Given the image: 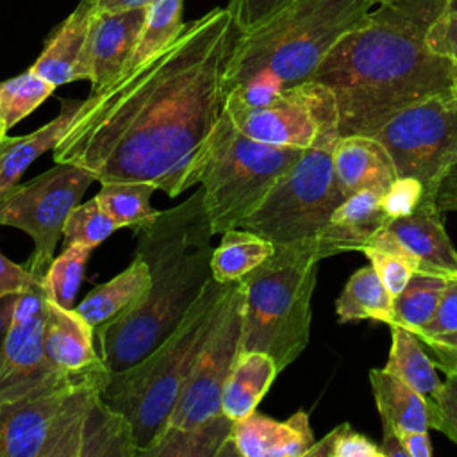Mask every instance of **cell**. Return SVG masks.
Instances as JSON below:
<instances>
[{"label": "cell", "instance_id": "44", "mask_svg": "<svg viewBox=\"0 0 457 457\" xmlns=\"http://www.w3.org/2000/svg\"><path fill=\"white\" fill-rule=\"evenodd\" d=\"M403 448L407 450L409 457H430L432 455V443L428 432L409 430V432H396Z\"/></svg>", "mask_w": 457, "mask_h": 457}, {"label": "cell", "instance_id": "4", "mask_svg": "<svg viewBox=\"0 0 457 457\" xmlns=\"http://www.w3.org/2000/svg\"><path fill=\"white\" fill-rule=\"evenodd\" d=\"M105 364L57 371L0 398V457H136L130 423L104 400Z\"/></svg>", "mask_w": 457, "mask_h": 457}, {"label": "cell", "instance_id": "31", "mask_svg": "<svg viewBox=\"0 0 457 457\" xmlns=\"http://www.w3.org/2000/svg\"><path fill=\"white\" fill-rule=\"evenodd\" d=\"M182 9L184 0H154L146 5L141 34L123 71L152 57L180 34L186 27L182 21Z\"/></svg>", "mask_w": 457, "mask_h": 457}, {"label": "cell", "instance_id": "24", "mask_svg": "<svg viewBox=\"0 0 457 457\" xmlns=\"http://www.w3.org/2000/svg\"><path fill=\"white\" fill-rule=\"evenodd\" d=\"M370 384L382 427H389L395 432H428L430 402L421 393L386 368L371 370Z\"/></svg>", "mask_w": 457, "mask_h": 457}, {"label": "cell", "instance_id": "49", "mask_svg": "<svg viewBox=\"0 0 457 457\" xmlns=\"http://www.w3.org/2000/svg\"><path fill=\"white\" fill-rule=\"evenodd\" d=\"M448 9H457V0H448Z\"/></svg>", "mask_w": 457, "mask_h": 457}, {"label": "cell", "instance_id": "33", "mask_svg": "<svg viewBox=\"0 0 457 457\" xmlns=\"http://www.w3.org/2000/svg\"><path fill=\"white\" fill-rule=\"evenodd\" d=\"M54 84L30 68L18 77L0 82V114L5 130L27 118L54 93Z\"/></svg>", "mask_w": 457, "mask_h": 457}, {"label": "cell", "instance_id": "27", "mask_svg": "<svg viewBox=\"0 0 457 457\" xmlns=\"http://www.w3.org/2000/svg\"><path fill=\"white\" fill-rule=\"evenodd\" d=\"M389 328L391 350L384 368L430 400L441 386L434 361L411 328L396 323L389 325Z\"/></svg>", "mask_w": 457, "mask_h": 457}, {"label": "cell", "instance_id": "14", "mask_svg": "<svg viewBox=\"0 0 457 457\" xmlns=\"http://www.w3.org/2000/svg\"><path fill=\"white\" fill-rule=\"evenodd\" d=\"M57 371L64 370L55 368L45 350V291L39 280L16 295L0 348V398L16 396Z\"/></svg>", "mask_w": 457, "mask_h": 457}, {"label": "cell", "instance_id": "6", "mask_svg": "<svg viewBox=\"0 0 457 457\" xmlns=\"http://www.w3.org/2000/svg\"><path fill=\"white\" fill-rule=\"evenodd\" d=\"M232 286L234 282L223 284L211 277L182 321L155 348L132 366L107 375L104 400L130 423L139 455L168 421Z\"/></svg>", "mask_w": 457, "mask_h": 457}, {"label": "cell", "instance_id": "38", "mask_svg": "<svg viewBox=\"0 0 457 457\" xmlns=\"http://www.w3.org/2000/svg\"><path fill=\"white\" fill-rule=\"evenodd\" d=\"M457 330V277H450L441 293L437 309L427 325L414 330L420 339L436 337Z\"/></svg>", "mask_w": 457, "mask_h": 457}, {"label": "cell", "instance_id": "42", "mask_svg": "<svg viewBox=\"0 0 457 457\" xmlns=\"http://www.w3.org/2000/svg\"><path fill=\"white\" fill-rule=\"evenodd\" d=\"M41 278L30 273L27 266L16 264L0 252V300L16 296L32 289Z\"/></svg>", "mask_w": 457, "mask_h": 457}, {"label": "cell", "instance_id": "11", "mask_svg": "<svg viewBox=\"0 0 457 457\" xmlns=\"http://www.w3.org/2000/svg\"><path fill=\"white\" fill-rule=\"evenodd\" d=\"M389 152L398 177H414L423 195L457 164V91L436 95L395 114L373 134Z\"/></svg>", "mask_w": 457, "mask_h": 457}, {"label": "cell", "instance_id": "46", "mask_svg": "<svg viewBox=\"0 0 457 457\" xmlns=\"http://www.w3.org/2000/svg\"><path fill=\"white\" fill-rule=\"evenodd\" d=\"M91 2L95 5V11L98 12H114V11L146 7L154 0H91Z\"/></svg>", "mask_w": 457, "mask_h": 457}, {"label": "cell", "instance_id": "43", "mask_svg": "<svg viewBox=\"0 0 457 457\" xmlns=\"http://www.w3.org/2000/svg\"><path fill=\"white\" fill-rule=\"evenodd\" d=\"M420 341L437 370L445 371V375L457 371V330Z\"/></svg>", "mask_w": 457, "mask_h": 457}, {"label": "cell", "instance_id": "47", "mask_svg": "<svg viewBox=\"0 0 457 457\" xmlns=\"http://www.w3.org/2000/svg\"><path fill=\"white\" fill-rule=\"evenodd\" d=\"M14 300L16 296H7L0 300V348L4 343V337L7 334V328L11 325V318H12V309H14Z\"/></svg>", "mask_w": 457, "mask_h": 457}, {"label": "cell", "instance_id": "21", "mask_svg": "<svg viewBox=\"0 0 457 457\" xmlns=\"http://www.w3.org/2000/svg\"><path fill=\"white\" fill-rule=\"evenodd\" d=\"M93 337L95 328L75 307H61L45 295V350L55 368L84 371L102 364Z\"/></svg>", "mask_w": 457, "mask_h": 457}, {"label": "cell", "instance_id": "34", "mask_svg": "<svg viewBox=\"0 0 457 457\" xmlns=\"http://www.w3.org/2000/svg\"><path fill=\"white\" fill-rule=\"evenodd\" d=\"M378 278L382 280L387 293L395 298L409 282V278L418 271L416 261L396 245L384 230L375 234V237L361 250Z\"/></svg>", "mask_w": 457, "mask_h": 457}, {"label": "cell", "instance_id": "10", "mask_svg": "<svg viewBox=\"0 0 457 457\" xmlns=\"http://www.w3.org/2000/svg\"><path fill=\"white\" fill-rule=\"evenodd\" d=\"M336 182L332 146H311L275 182L259 207L237 228L273 245H312L345 200Z\"/></svg>", "mask_w": 457, "mask_h": 457}, {"label": "cell", "instance_id": "32", "mask_svg": "<svg viewBox=\"0 0 457 457\" xmlns=\"http://www.w3.org/2000/svg\"><path fill=\"white\" fill-rule=\"evenodd\" d=\"M93 246L68 245L54 257L46 273L41 278L45 295L61 307L73 309L79 287L84 280V271Z\"/></svg>", "mask_w": 457, "mask_h": 457}, {"label": "cell", "instance_id": "28", "mask_svg": "<svg viewBox=\"0 0 457 457\" xmlns=\"http://www.w3.org/2000/svg\"><path fill=\"white\" fill-rule=\"evenodd\" d=\"M275 252V245L245 228L221 234V243L212 250L211 273L218 282L241 280Z\"/></svg>", "mask_w": 457, "mask_h": 457}, {"label": "cell", "instance_id": "23", "mask_svg": "<svg viewBox=\"0 0 457 457\" xmlns=\"http://www.w3.org/2000/svg\"><path fill=\"white\" fill-rule=\"evenodd\" d=\"M278 373L268 353L239 350L223 386L221 412L234 423L255 412Z\"/></svg>", "mask_w": 457, "mask_h": 457}, {"label": "cell", "instance_id": "19", "mask_svg": "<svg viewBox=\"0 0 457 457\" xmlns=\"http://www.w3.org/2000/svg\"><path fill=\"white\" fill-rule=\"evenodd\" d=\"M95 16L91 0H80L73 12L48 37L30 70L55 87L87 80V37Z\"/></svg>", "mask_w": 457, "mask_h": 457}, {"label": "cell", "instance_id": "2", "mask_svg": "<svg viewBox=\"0 0 457 457\" xmlns=\"http://www.w3.org/2000/svg\"><path fill=\"white\" fill-rule=\"evenodd\" d=\"M448 0H384L327 54L311 80L336 98L339 137L373 136L405 107L457 91V64L427 45Z\"/></svg>", "mask_w": 457, "mask_h": 457}, {"label": "cell", "instance_id": "15", "mask_svg": "<svg viewBox=\"0 0 457 457\" xmlns=\"http://www.w3.org/2000/svg\"><path fill=\"white\" fill-rule=\"evenodd\" d=\"M436 196L423 195L420 204L403 216L389 220L382 228L418 264V271L457 277V250L441 218Z\"/></svg>", "mask_w": 457, "mask_h": 457}, {"label": "cell", "instance_id": "39", "mask_svg": "<svg viewBox=\"0 0 457 457\" xmlns=\"http://www.w3.org/2000/svg\"><path fill=\"white\" fill-rule=\"evenodd\" d=\"M291 0H228V12L237 32H248L277 14Z\"/></svg>", "mask_w": 457, "mask_h": 457}, {"label": "cell", "instance_id": "25", "mask_svg": "<svg viewBox=\"0 0 457 457\" xmlns=\"http://www.w3.org/2000/svg\"><path fill=\"white\" fill-rule=\"evenodd\" d=\"M79 104L80 102L70 100L62 102L61 112L41 129L20 137H4L0 143V196L18 184L23 171L37 157L55 148L61 136L71 123Z\"/></svg>", "mask_w": 457, "mask_h": 457}, {"label": "cell", "instance_id": "30", "mask_svg": "<svg viewBox=\"0 0 457 457\" xmlns=\"http://www.w3.org/2000/svg\"><path fill=\"white\" fill-rule=\"evenodd\" d=\"M448 277L416 271L405 287L393 298V320L389 325H403L412 332L434 316Z\"/></svg>", "mask_w": 457, "mask_h": 457}, {"label": "cell", "instance_id": "13", "mask_svg": "<svg viewBox=\"0 0 457 457\" xmlns=\"http://www.w3.org/2000/svg\"><path fill=\"white\" fill-rule=\"evenodd\" d=\"M225 112L245 136L277 146H334L339 139V116L334 93L316 82L278 91L259 105L225 100Z\"/></svg>", "mask_w": 457, "mask_h": 457}, {"label": "cell", "instance_id": "45", "mask_svg": "<svg viewBox=\"0 0 457 457\" xmlns=\"http://www.w3.org/2000/svg\"><path fill=\"white\" fill-rule=\"evenodd\" d=\"M378 448L382 457H409L398 434L389 427H382V443H378Z\"/></svg>", "mask_w": 457, "mask_h": 457}, {"label": "cell", "instance_id": "9", "mask_svg": "<svg viewBox=\"0 0 457 457\" xmlns=\"http://www.w3.org/2000/svg\"><path fill=\"white\" fill-rule=\"evenodd\" d=\"M302 152L245 136L223 111L211 134L198 182L212 236L237 228Z\"/></svg>", "mask_w": 457, "mask_h": 457}, {"label": "cell", "instance_id": "50", "mask_svg": "<svg viewBox=\"0 0 457 457\" xmlns=\"http://www.w3.org/2000/svg\"><path fill=\"white\" fill-rule=\"evenodd\" d=\"M375 2H377V4H380V2H384V0H375Z\"/></svg>", "mask_w": 457, "mask_h": 457}, {"label": "cell", "instance_id": "26", "mask_svg": "<svg viewBox=\"0 0 457 457\" xmlns=\"http://www.w3.org/2000/svg\"><path fill=\"white\" fill-rule=\"evenodd\" d=\"M339 323L373 320L386 325L393 320V296L384 287L373 266L359 268L345 284L336 300Z\"/></svg>", "mask_w": 457, "mask_h": 457}, {"label": "cell", "instance_id": "22", "mask_svg": "<svg viewBox=\"0 0 457 457\" xmlns=\"http://www.w3.org/2000/svg\"><path fill=\"white\" fill-rule=\"evenodd\" d=\"M152 275L146 261L134 253L130 264L111 280L93 287L75 311L93 327L98 328L132 309L150 289Z\"/></svg>", "mask_w": 457, "mask_h": 457}, {"label": "cell", "instance_id": "41", "mask_svg": "<svg viewBox=\"0 0 457 457\" xmlns=\"http://www.w3.org/2000/svg\"><path fill=\"white\" fill-rule=\"evenodd\" d=\"M428 48L457 64V9L445 11L428 29Z\"/></svg>", "mask_w": 457, "mask_h": 457}, {"label": "cell", "instance_id": "7", "mask_svg": "<svg viewBox=\"0 0 457 457\" xmlns=\"http://www.w3.org/2000/svg\"><path fill=\"white\" fill-rule=\"evenodd\" d=\"M243 300V284L237 280L168 421L141 457L234 455L230 443L234 421L221 412V393L241 345Z\"/></svg>", "mask_w": 457, "mask_h": 457}, {"label": "cell", "instance_id": "36", "mask_svg": "<svg viewBox=\"0 0 457 457\" xmlns=\"http://www.w3.org/2000/svg\"><path fill=\"white\" fill-rule=\"evenodd\" d=\"M305 457H382L378 443H373L350 423H341L307 450Z\"/></svg>", "mask_w": 457, "mask_h": 457}, {"label": "cell", "instance_id": "1", "mask_svg": "<svg viewBox=\"0 0 457 457\" xmlns=\"http://www.w3.org/2000/svg\"><path fill=\"white\" fill-rule=\"evenodd\" d=\"M237 29L227 7L187 23L152 57L91 91L55 145L54 161L95 180H143L175 198L200 182L225 111L223 75Z\"/></svg>", "mask_w": 457, "mask_h": 457}, {"label": "cell", "instance_id": "16", "mask_svg": "<svg viewBox=\"0 0 457 457\" xmlns=\"http://www.w3.org/2000/svg\"><path fill=\"white\" fill-rule=\"evenodd\" d=\"M146 7L114 12L95 11L87 37V80L100 91L127 66L145 23Z\"/></svg>", "mask_w": 457, "mask_h": 457}, {"label": "cell", "instance_id": "8", "mask_svg": "<svg viewBox=\"0 0 457 457\" xmlns=\"http://www.w3.org/2000/svg\"><path fill=\"white\" fill-rule=\"evenodd\" d=\"M318 262L312 245H275V252L241 278L239 350L268 353L278 371L300 357L309 345Z\"/></svg>", "mask_w": 457, "mask_h": 457}, {"label": "cell", "instance_id": "12", "mask_svg": "<svg viewBox=\"0 0 457 457\" xmlns=\"http://www.w3.org/2000/svg\"><path fill=\"white\" fill-rule=\"evenodd\" d=\"M93 180L95 177L82 166L55 162L54 168L0 196V225L23 230L34 243L25 266L36 277L43 278L46 273L64 221Z\"/></svg>", "mask_w": 457, "mask_h": 457}, {"label": "cell", "instance_id": "20", "mask_svg": "<svg viewBox=\"0 0 457 457\" xmlns=\"http://www.w3.org/2000/svg\"><path fill=\"white\" fill-rule=\"evenodd\" d=\"M332 164L345 196L366 189L384 196L398 177L389 152L375 136H341L332 146Z\"/></svg>", "mask_w": 457, "mask_h": 457}, {"label": "cell", "instance_id": "18", "mask_svg": "<svg viewBox=\"0 0 457 457\" xmlns=\"http://www.w3.org/2000/svg\"><path fill=\"white\" fill-rule=\"evenodd\" d=\"M389 220L380 193L366 189L346 196L314 241L320 261L343 252L362 250Z\"/></svg>", "mask_w": 457, "mask_h": 457}, {"label": "cell", "instance_id": "37", "mask_svg": "<svg viewBox=\"0 0 457 457\" xmlns=\"http://www.w3.org/2000/svg\"><path fill=\"white\" fill-rule=\"evenodd\" d=\"M430 402V428L443 432L457 445V371L446 373Z\"/></svg>", "mask_w": 457, "mask_h": 457}, {"label": "cell", "instance_id": "48", "mask_svg": "<svg viewBox=\"0 0 457 457\" xmlns=\"http://www.w3.org/2000/svg\"><path fill=\"white\" fill-rule=\"evenodd\" d=\"M7 136V130H5V127H4V121H2V114H0V143L4 141V137Z\"/></svg>", "mask_w": 457, "mask_h": 457}, {"label": "cell", "instance_id": "40", "mask_svg": "<svg viewBox=\"0 0 457 457\" xmlns=\"http://www.w3.org/2000/svg\"><path fill=\"white\" fill-rule=\"evenodd\" d=\"M423 186L414 177H396V180L391 184V187L382 196V205L387 212V216L398 218L403 214H409L421 200L423 196Z\"/></svg>", "mask_w": 457, "mask_h": 457}, {"label": "cell", "instance_id": "29", "mask_svg": "<svg viewBox=\"0 0 457 457\" xmlns=\"http://www.w3.org/2000/svg\"><path fill=\"white\" fill-rule=\"evenodd\" d=\"M155 186L143 180H111L102 182L95 198L102 209L118 223V227L139 228L155 221L161 211L150 204Z\"/></svg>", "mask_w": 457, "mask_h": 457}, {"label": "cell", "instance_id": "3", "mask_svg": "<svg viewBox=\"0 0 457 457\" xmlns=\"http://www.w3.org/2000/svg\"><path fill=\"white\" fill-rule=\"evenodd\" d=\"M134 234L136 253L146 261L152 284L132 309L95 328L98 353L109 373L132 366L155 348L182 321L212 277V230L202 186Z\"/></svg>", "mask_w": 457, "mask_h": 457}, {"label": "cell", "instance_id": "5", "mask_svg": "<svg viewBox=\"0 0 457 457\" xmlns=\"http://www.w3.org/2000/svg\"><path fill=\"white\" fill-rule=\"evenodd\" d=\"M375 0H291L259 27L237 34L227 61L225 100L259 105L311 80L334 45Z\"/></svg>", "mask_w": 457, "mask_h": 457}, {"label": "cell", "instance_id": "35", "mask_svg": "<svg viewBox=\"0 0 457 457\" xmlns=\"http://www.w3.org/2000/svg\"><path fill=\"white\" fill-rule=\"evenodd\" d=\"M118 228V223L102 209L98 200L93 196L91 200L73 207V211L68 214L62 228L64 246L87 245L95 248Z\"/></svg>", "mask_w": 457, "mask_h": 457}, {"label": "cell", "instance_id": "17", "mask_svg": "<svg viewBox=\"0 0 457 457\" xmlns=\"http://www.w3.org/2000/svg\"><path fill=\"white\" fill-rule=\"evenodd\" d=\"M234 455L241 457H305L314 436L305 411H296L286 421L252 412L232 427Z\"/></svg>", "mask_w": 457, "mask_h": 457}]
</instances>
